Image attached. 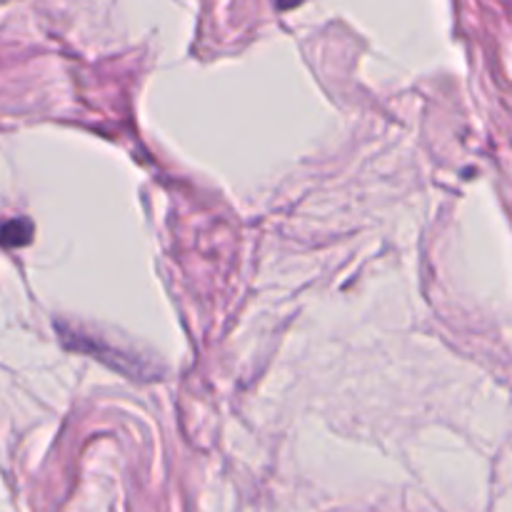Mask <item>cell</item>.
Wrapping results in <instances>:
<instances>
[{"mask_svg": "<svg viewBox=\"0 0 512 512\" xmlns=\"http://www.w3.org/2000/svg\"><path fill=\"white\" fill-rule=\"evenodd\" d=\"M30 235H33V225L23 218L0 225V245H5V248H20V245L30 243Z\"/></svg>", "mask_w": 512, "mask_h": 512, "instance_id": "cell-1", "label": "cell"}, {"mask_svg": "<svg viewBox=\"0 0 512 512\" xmlns=\"http://www.w3.org/2000/svg\"><path fill=\"white\" fill-rule=\"evenodd\" d=\"M275 3H278L280 10H285V8H293V5H298L300 0H275Z\"/></svg>", "mask_w": 512, "mask_h": 512, "instance_id": "cell-2", "label": "cell"}]
</instances>
